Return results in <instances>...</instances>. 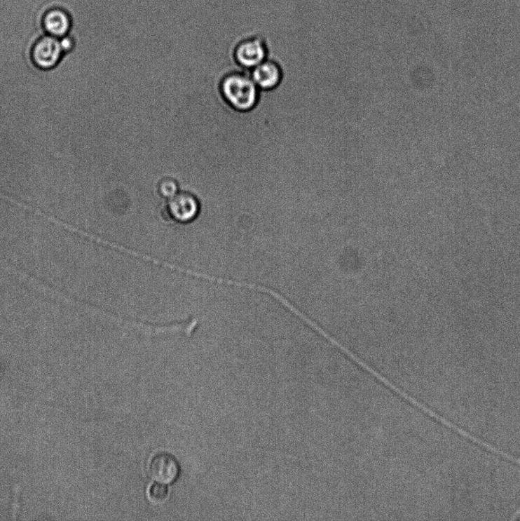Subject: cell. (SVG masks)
I'll list each match as a JSON object with an SVG mask.
<instances>
[{"mask_svg":"<svg viewBox=\"0 0 520 521\" xmlns=\"http://www.w3.org/2000/svg\"><path fill=\"white\" fill-rule=\"evenodd\" d=\"M268 53L265 40L260 37H252L239 43L235 55L240 65L254 69L267 59Z\"/></svg>","mask_w":520,"mask_h":521,"instance_id":"4","label":"cell"},{"mask_svg":"<svg viewBox=\"0 0 520 521\" xmlns=\"http://www.w3.org/2000/svg\"><path fill=\"white\" fill-rule=\"evenodd\" d=\"M221 93L229 105L240 111L252 110L259 99V89L251 76L232 74L221 83Z\"/></svg>","mask_w":520,"mask_h":521,"instance_id":"1","label":"cell"},{"mask_svg":"<svg viewBox=\"0 0 520 521\" xmlns=\"http://www.w3.org/2000/svg\"><path fill=\"white\" fill-rule=\"evenodd\" d=\"M64 52H67L73 48L74 42L70 37L64 36L60 41Z\"/></svg>","mask_w":520,"mask_h":521,"instance_id":"10","label":"cell"},{"mask_svg":"<svg viewBox=\"0 0 520 521\" xmlns=\"http://www.w3.org/2000/svg\"><path fill=\"white\" fill-rule=\"evenodd\" d=\"M179 193V188L175 181L170 180H163L159 187L160 195L166 198L167 201L176 196Z\"/></svg>","mask_w":520,"mask_h":521,"instance_id":"9","label":"cell"},{"mask_svg":"<svg viewBox=\"0 0 520 521\" xmlns=\"http://www.w3.org/2000/svg\"><path fill=\"white\" fill-rule=\"evenodd\" d=\"M149 471L156 481L170 484L177 480L180 467L175 456L167 453H160L152 459Z\"/></svg>","mask_w":520,"mask_h":521,"instance_id":"6","label":"cell"},{"mask_svg":"<svg viewBox=\"0 0 520 521\" xmlns=\"http://www.w3.org/2000/svg\"><path fill=\"white\" fill-rule=\"evenodd\" d=\"M200 212V203L194 195L179 192L163 205L160 217L166 223L186 225L194 222Z\"/></svg>","mask_w":520,"mask_h":521,"instance_id":"2","label":"cell"},{"mask_svg":"<svg viewBox=\"0 0 520 521\" xmlns=\"http://www.w3.org/2000/svg\"><path fill=\"white\" fill-rule=\"evenodd\" d=\"M64 53L57 38L50 36L42 37L32 48V62L42 71H50L57 66Z\"/></svg>","mask_w":520,"mask_h":521,"instance_id":"3","label":"cell"},{"mask_svg":"<svg viewBox=\"0 0 520 521\" xmlns=\"http://www.w3.org/2000/svg\"><path fill=\"white\" fill-rule=\"evenodd\" d=\"M149 498L154 503H162L168 498L169 491L165 484L158 482L154 483L149 489Z\"/></svg>","mask_w":520,"mask_h":521,"instance_id":"8","label":"cell"},{"mask_svg":"<svg viewBox=\"0 0 520 521\" xmlns=\"http://www.w3.org/2000/svg\"><path fill=\"white\" fill-rule=\"evenodd\" d=\"M43 25L50 36L63 38L70 30L71 21L70 16L65 11L54 8L46 14Z\"/></svg>","mask_w":520,"mask_h":521,"instance_id":"7","label":"cell"},{"mask_svg":"<svg viewBox=\"0 0 520 521\" xmlns=\"http://www.w3.org/2000/svg\"><path fill=\"white\" fill-rule=\"evenodd\" d=\"M284 73L282 66L275 60H268L253 69V81L260 90H273L282 83Z\"/></svg>","mask_w":520,"mask_h":521,"instance_id":"5","label":"cell"},{"mask_svg":"<svg viewBox=\"0 0 520 521\" xmlns=\"http://www.w3.org/2000/svg\"><path fill=\"white\" fill-rule=\"evenodd\" d=\"M512 520H520V510H519V511H518V512H517V513H516V514H515V515H514L513 516V517H512Z\"/></svg>","mask_w":520,"mask_h":521,"instance_id":"11","label":"cell"}]
</instances>
